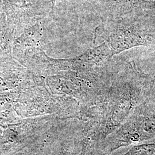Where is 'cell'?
I'll use <instances>...</instances> for the list:
<instances>
[{"label":"cell","instance_id":"cell-1","mask_svg":"<svg viewBox=\"0 0 155 155\" xmlns=\"http://www.w3.org/2000/svg\"><path fill=\"white\" fill-rule=\"evenodd\" d=\"M155 82L137 71L122 73L111 90L107 133L116 130L152 93Z\"/></svg>","mask_w":155,"mask_h":155},{"label":"cell","instance_id":"cell-2","mask_svg":"<svg viewBox=\"0 0 155 155\" xmlns=\"http://www.w3.org/2000/svg\"><path fill=\"white\" fill-rule=\"evenodd\" d=\"M155 137V95L152 93L117 129L109 154L120 148L144 143Z\"/></svg>","mask_w":155,"mask_h":155},{"label":"cell","instance_id":"cell-3","mask_svg":"<svg viewBox=\"0 0 155 155\" xmlns=\"http://www.w3.org/2000/svg\"><path fill=\"white\" fill-rule=\"evenodd\" d=\"M0 12L5 15L16 36L29 24L42 17V13L35 9L29 0H0Z\"/></svg>","mask_w":155,"mask_h":155},{"label":"cell","instance_id":"cell-4","mask_svg":"<svg viewBox=\"0 0 155 155\" xmlns=\"http://www.w3.org/2000/svg\"><path fill=\"white\" fill-rule=\"evenodd\" d=\"M107 42L113 55H115L135 47L150 45L155 41L149 36L129 27L114 29Z\"/></svg>","mask_w":155,"mask_h":155},{"label":"cell","instance_id":"cell-5","mask_svg":"<svg viewBox=\"0 0 155 155\" xmlns=\"http://www.w3.org/2000/svg\"><path fill=\"white\" fill-rule=\"evenodd\" d=\"M43 18L33 21L24 28L20 35L15 40V48L37 45L44 39L46 31Z\"/></svg>","mask_w":155,"mask_h":155},{"label":"cell","instance_id":"cell-6","mask_svg":"<svg viewBox=\"0 0 155 155\" xmlns=\"http://www.w3.org/2000/svg\"><path fill=\"white\" fill-rule=\"evenodd\" d=\"M16 37L15 29L8 24L5 15L0 12V54L9 51Z\"/></svg>","mask_w":155,"mask_h":155},{"label":"cell","instance_id":"cell-7","mask_svg":"<svg viewBox=\"0 0 155 155\" xmlns=\"http://www.w3.org/2000/svg\"><path fill=\"white\" fill-rule=\"evenodd\" d=\"M123 155H155V141L133 145Z\"/></svg>","mask_w":155,"mask_h":155},{"label":"cell","instance_id":"cell-8","mask_svg":"<svg viewBox=\"0 0 155 155\" xmlns=\"http://www.w3.org/2000/svg\"><path fill=\"white\" fill-rule=\"evenodd\" d=\"M143 1V0H102V3H110V2H116L124 4L129 5H135L137 4L139 2Z\"/></svg>","mask_w":155,"mask_h":155},{"label":"cell","instance_id":"cell-9","mask_svg":"<svg viewBox=\"0 0 155 155\" xmlns=\"http://www.w3.org/2000/svg\"><path fill=\"white\" fill-rule=\"evenodd\" d=\"M66 1L71 3V4H75V5L82 4L83 3H86V2H88L93 5L100 4L101 3H102V0H66Z\"/></svg>","mask_w":155,"mask_h":155},{"label":"cell","instance_id":"cell-10","mask_svg":"<svg viewBox=\"0 0 155 155\" xmlns=\"http://www.w3.org/2000/svg\"><path fill=\"white\" fill-rule=\"evenodd\" d=\"M31 1V0H30ZM58 0H50V2L51 3V14L53 13L54 12V7L55 6L56 2Z\"/></svg>","mask_w":155,"mask_h":155}]
</instances>
